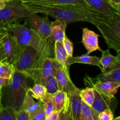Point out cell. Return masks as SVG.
I'll list each match as a JSON object with an SVG mask.
<instances>
[{
	"instance_id": "cell-21",
	"label": "cell",
	"mask_w": 120,
	"mask_h": 120,
	"mask_svg": "<svg viewBox=\"0 0 120 120\" xmlns=\"http://www.w3.org/2000/svg\"><path fill=\"white\" fill-rule=\"evenodd\" d=\"M55 59L62 66H66V61L68 56L63 46L62 41H56L53 43ZM68 68V67H67Z\"/></svg>"
},
{
	"instance_id": "cell-32",
	"label": "cell",
	"mask_w": 120,
	"mask_h": 120,
	"mask_svg": "<svg viewBox=\"0 0 120 120\" xmlns=\"http://www.w3.org/2000/svg\"><path fill=\"white\" fill-rule=\"evenodd\" d=\"M63 44L64 48L65 49L66 52L67 53L68 57H72L73 56V44L72 42L69 39L66 35H65L63 39Z\"/></svg>"
},
{
	"instance_id": "cell-3",
	"label": "cell",
	"mask_w": 120,
	"mask_h": 120,
	"mask_svg": "<svg viewBox=\"0 0 120 120\" xmlns=\"http://www.w3.org/2000/svg\"><path fill=\"white\" fill-rule=\"evenodd\" d=\"M45 57L32 47L21 46L12 65L15 70L25 74L37 83L39 70Z\"/></svg>"
},
{
	"instance_id": "cell-28",
	"label": "cell",
	"mask_w": 120,
	"mask_h": 120,
	"mask_svg": "<svg viewBox=\"0 0 120 120\" xmlns=\"http://www.w3.org/2000/svg\"><path fill=\"white\" fill-rule=\"evenodd\" d=\"M45 86L46 89L47 93L49 94H53L59 90L57 80H56L55 76L53 75L50 76L47 79L45 84Z\"/></svg>"
},
{
	"instance_id": "cell-38",
	"label": "cell",
	"mask_w": 120,
	"mask_h": 120,
	"mask_svg": "<svg viewBox=\"0 0 120 120\" xmlns=\"http://www.w3.org/2000/svg\"><path fill=\"white\" fill-rule=\"evenodd\" d=\"M9 80L0 77V88H4L8 85Z\"/></svg>"
},
{
	"instance_id": "cell-41",
	"label": "cell",
	"mask_w": 120,
	"mask_h": 120,
	"mask_svg": "<svg viewBox=\"0 0 120 120\" xmlns=\"http://www.w3.org/2000/svg\"><path fill=\"white\" fill-rule=\"evenodd\" d=\"M5 4V0H0V9L4 7Z\"/></svg>"
},
{
	"instance_id": "cell-31",
	"label": "cell",
	"mask_w": 120,
	"mask_h": 120,
	"mask_svg": "<svg viewBox=\"0 0 120 120\" xmlns=\"http://www.w3.org/2000/svg\"><path fill=\"white\" fill-rule=\"evenodd\" d=\"M31 120H45L46 115L42 105L29 114Z\"/></svg>"
},
{
	"instance_id": "cell-27",
	"label": "cell",
	"mask_w": 120,
	"mask_h": 120,
	"mask_svg": "<svg viewBox=\"0 0 120 120\" xmlns=\"http://www.w3.org/2000/svg\"><path fill=\"white\" fill-rule=\"evenodd\" d=\"M16 111L9 105H5L0 110V120H16Z\"/></svg>"
},
{
	"instance_id": "cell-26",
	"label": "cell",
	"mask_w": 120,
	"mask_h": 120,
	"mask_svg": "<svg viewBox=\"0 0 120 120\" xmlns=\"http://www.w3.org/2000/svg\"><path fill=\"white\" fill-rule=\"evenodd\" d=\"M80 96L83 103L91 107L94 98V89L90 87H86V89L80 90Z\"/></svg>"
},
{
	"instance_id": "cell-18",
	"label": "cell",
	"mask_w": 120,
	"mask_h": 120,
	"mask_svg": "<svg viewBox=\"0 0 120 120\" xmlns=\"http://www.w3.org/2000/svg\"><path fill=\"white\" fill-rule=\"evenodd\" d=\"M92 8L106 16H111L116 14H120L114 9L107 0H84Z\"/></svg>"
},
{
	"instance_id": "cell-29",
	"label": "cell",
	"mask_w": 120,
	"mask_h": 120,
	"mask_svg": "<svg viewBox=\"0 0 120 120\" xmlns=\"http://www.w3.org/2000/svg\"><path fill=\"white\" fill-rule=\"evenodd\" d=\"M80 120H96L91 107L83 101Z\"/></svg>"
},
{
	"instance_id": "cell-7",
	"label": "cell",
	"mask_w": 120,
	"mask_h": 120,
	"mask_svg": "<svg viewBox=\"0 0 120 120\" xmlns=\"http://www.w3.org/2000/svg\"><path fill=\"white\" fill-rule=\"evenodd\" d=\"M48 16H41L32 12L25 19L23 25L36 32L42 39L46 41L50 35L52 24Z\"/></svg>"
},
{
	"instance_id": "cell-23",
	"label": "cell",
	"mask_w": 120,
	"mask_h": 120,
	"mask_svg": "<svg viewBox=\"0 0 120 120\" xmlns=\"http://www.w3.org/2000/svg\"><path fill=\"white\" fill-rule=\"evenodd\" d=\"M41 105H42L41 103H40L39 101L37 102L34 100V98L31 96L30 91H29V89H28L20 109L25 110L30 114L34 111H35L36 109L40 107Z\"/></svg>"
},
{
	"instance_id": "cell-25",
	"label": "cell",
	"mask_w": 120,
	"mask_h": 120,
	"mask_svg": "<svg viewBox=\"0 0 120 120\" xmlns=\"http://www.w3.org/2000/svg\"><path fill=\"white\" fill-rule=\"evenodd\" d=\"M15 69L12 64L4 60L0 62V77L10 80Z\"/></svg>"
},
{
	"instance_id": "cell-22",
	"label": "cell",
	"mask_w": 120,
	"mask_h": 120,
	"mask_svg": "<svg viewBox=\"0 0 120 120\" xmlns=\"http://www.w3.org/2000/svg\"><path fill=\"white\" fill-rule=\"evenodd\" d=\"M28 89L33 98L37 100L42 104H43L48 96L45 86L41 83H35L33 87H29Z\"/></svg>"
},
{
	"instance_id": "cell-4",
	"label": "cell",
	"mask_w": 120,
	"mask_h": 120,
	"mask_svg": "<svg viewBox=\"0 0 120 120\" xmlns=\"http://www.w3.org/2000/svg\"><path fill=\"white\" fill-rule=\"evenodd\" d=\"M93 24L100 32L109 49H114L120 54V14L96 18Z\"/></svg>"
},
{
	"instance_id": "cell-19",
	"label": "cell",
	"mask_w": 120,
	"mask_h": 120,
	"mask_svg": "<svg viewBox=\"0 0 120 120\" xmlns=\"http://www.w3.org/2000/svg\"><path fill=\"white\" fill-rule=\"evenodd\" d=\"M55 105V111L59 112L66 111L70 107V99L68 93L65 91L58 90L52 95Z\"/></svg>"
},
{
	"instance_id": "cell-33",
	"label": "cell",
	"mask_w": 120,
	"mask_h": 120,
	"mask_svg": "<svg viewBox=\"0 0 120 120\" xmlns=\"http://www.w3.org/2000/svg\"><path fill=\"white\" fill-rule=\"evenodd\" d=\"M113 118V112L111 109H108L99 114L97 117V120H112Z\"/></svg>"
},
{
	"instance_id": "cell-1",
	"label": "cell",
	"mask_w": 120,
	"mask_h": 120,
	"mask_svg": "<svg viewBox=\"0 0 120 120\" xmlns=\"http://www.w3.org/2000/svg\"><path fill=\"white\" fill-rule=\"evenodd\" d=\"M23 4L32 12L41 13L51 16L55 19L62 20L65 21L67 24L76 22H86L93 24L95 18L105 15L90 6L77 5H53L30 3Z\"/></svg>"
},
{
	"instance_id": "cell-42",
	"label": "cell",
	"mask_w": 120,
	"mask_h": 120,
	"mask_svg": "<svg viewBox=\"0 0 120 120\" xmlns=\"http://www.w3.org/2000/svg\"><path fill=\"white\" fill-rule=\"evenodd\" d=\"M112 120H120V117H117L116 118H114Z\"/></svg>"
},
{
	"instance_id": "cell-24",
	"label": "cell",
	"mask_w": 120,
	"mask_h": 120,
	"mask_svg": "<svg viewBox=\"0 0 120 120\" xmlns=\"http://www.w3.org/2000/svg\"><path fill=\"white\" fill-rule=\"evenodd\" d=\"M96 78L101 82H120V68L101 72Z\"/></svg>"
},
{
	"instance_id": "cell-37",
	"label": "cell",
	"mask_w": 120,
	"mask_h": 120,
	"mask_svg": "<svg viewBox=\"0 0 120 120\" xmlns=\"http://www.w3.org/2000/svg\"><path fill=\"white\" fill-rule=\"evenodd\" d=\"M111 7L120 13V0H107Z\"/></svg>"
},
{
	"instance_id": "cell-12",
	"label": "cell",
	"mask_w": 120,
	"mask_h": 120,
	"mask_svg": "<svg viewBox=\"0 0 120 120\" xmlns=\"http://www.w3.org/2000/svg\"><path fill=\"white\" fill-rule=\"evenodd\" d=\"M82 30L83 35L82 42L86 49L87 53L90 54L97 50L101 51V49L100 48L98 44V38L100 36L87 28H83Z\"/></svg>"
},
{
	"instance_id": "cell-20",
	"label": "cell",
	"mask_w": 120,
	"mask_h": 120,
	"mask_svg": "<svg viewBox=\"0 0 120 120\" xmlns=\"http://www.w3.org/2000/svg\"><path fill=\"white\" fill-rule=\"evenodd\" d=\"M23 4H38L43 5H77L90 6L84 0H21ZM91 7V6H90Z\"/></svg>"
},
{
	"instance_id": "cell-30",
	"label": "cell",
	"mask_w": 120,
	"mask_h": 120,
	"mask_svg": "<svg viewBox=\"0 0 120 120\" xmlns=\"http://www.w3.org/2000/svg\"><path fill=\"white\" fill-rule=\"evenodd\" d=\"M42 106L44 109L46 117L49 116L55 110V105H54L53 100L52 96L51 94H48L45 100L42 104Z\"/></svg>"
},
{
	"instance_id": "cell-9",
	"label": "cell",
	"mask_w": 120,
	"mask_h": 120,
	"mask_svg": "<svg viewBox=\"0 0 120 120\" xmlns=\"http://www.w3.org/2000/svg\"><path fill=\"white\" fill-rule=\"evenodd\" d=\"M84 82L86 87L93 88L111 99H114L115 95L120 86V82H101L96 77H91L88 75L84 77Z\"/></svg>"
},
{
	"instance_id": "cell-5",
	"label": "cell",
	"mask_w": 120,
	"mask_h": 120,
	"mask_svg": "<svg viewBox=\"0 0 120 120\" xmlns=\"http://www.w3.org/2000/svg\"><path fill=\"white\" fill-rule=\"evenodd\" d=\"M29 80L28 76L15 70L7 87L6 100L9 105L16 111L21 107L26 93L29 89Z\"/></svg>"
},
{
	"instance_id": "cell-17",
	"label": "cell",
	"mask_w": 120,
	"mask_h": 120,
	"mask_svg": "<svg viewBox=\"0 0 120 120\" xmlns=\"http://www.w3.org/2000/svg\"><path fill=\"white\" fill-rule=\"evenodd\" d=\"M75 63H82L98 67L101 70L100 59L95 56H90L89 54H84L80 56L68 57L66 61V66L69 68L70 65Z\"/></svg>"
},
{
	"instance_id": "cell-11",
	"label": "cell",
	"mask_w": 120,
	"mask_h": 120,
	"mask_svg": "<svg viewBox=\"0 0 120 120\" xmlns=\"http://www.w3.org/2000/svg\"><path fill=\"white\" fill-rule=\"evenodd\" d=\"M67 93L70 99V110L72 120H80L82 106L80 89L74 84Z\"/></svg>"
},
{
	"instance_id": "cell-6",
	"label": "cell",
	"mask_w": 120,
	"mask_h": 120,
	"mask_svg": "<svg viewBox=\"0 0 120 120\" xmlns=\"http://www.w3.org/2000/svg\"><path fill=\"white\" fill-rule=\"evenodd\" d=\"M32 13V12L23 5L21 0L5 2L4 7L0 9V26L19 22Z\"/></svg>"
},
{
	"instance_id": "cell-43",
	"label": "cell",
	"mask_w": 120,
	"mask_h": 120,
	"mask_svg": "<svg viewBox=\"0 0 120 120\" xmlns=\"http://www.w3.org/2000/svg\"><path fill=\"white\" fill-rule=\"evenodd\" d=\"M12 1V0H5V2H7V1Z\"/></svg>"
},
{
	"instance_id": "cell-16",
	"label": "cell",
	"mask_w": 120,
	"mask_h": 120,
	"mask_svg": "<svg viewBox=\"0 0 120 120\" xmlns=\"http://www.w3.org/2000/svg\"><path fill=\"white\" fill-rule=\"evenodd\" d=\"M69 69L67 67L60 66L55 73V76L57 80L59 90L68 92L70 88L74 85L70 79Z\"/></svg>"
},
{
	"instance_id": "cell-15",
	"label": "cell",
	"mask_w": 120,
	"mask_h": 120,
	"mask_svg": "<svg viewBox=\"0 0 120 120\" xmlns=\"http://www.w3.org/2000/svg\"><path fill=\"white\" fill-rule=\"evenodd\" d=\"M101 57L100 64L101 66V72L112 70L116 68H120V55L117 54L116 56H113L110 52L109 49L101 51Z\"/></svg>"
},
{
	"instance_id": "cell-8",
	"label": "cell",
	"mask_w": 120,
	"mask_h": 120,
	"mask_svg": "<svg viewBox=\"0 0 120 120\" xmlns=\"http://www.w3.org/2000/svg\"><path fill=\"white\" fill-rule=\"evenodd\" d=\"M0 41L5 56V61L12 64L21 46L12 34L0 27Z\"/></svg>"
},
{
	"instance_id": "cell-36",
	"label": "cell",
	"mask_w": 120,
	"mask_h": 120,
	"mask_svg": "<svg viewBox=\"0 0 120 120\" xmlns=\"http://www.w3.org/2000/svg\"><path fill=\"white\" fill-rule=\"evenodd\" d=\"M60 112L54 110L49 116L46 117L45 120H60Z\"/></svg>"
},
{
	"instance_id": "cell-10",
	"label": "cell",
	"mask_w": 120,
	"mask_h": 120,
	"mask_svg": "<svg viewBox=\"0 0 120 120\" xmlns=\"http://www.w3.org/2000/svg\"><path fill=\"white\" fill-rule=\"evenodd\" d=\"M60 66H62L52 56L43 58L39 70L37 83L45 86L47 79L50 76H55L56 71Z\"/></svg>"
},
{
	"instance_id": "cell-14",
	"label": "cell",
	"mask_w": 120,
	"mask_h": 120,
	"mask_svg": "<svg viewBox=\"0 0 120 120\" xmlns=\"http://www.w3.org/2000/svg\"><path fill=\"white\" fill-rule=\"evenodd\" d=\"M94 98L93 103L90 107L94 114L96 120H97V117L100 112L106 109H111V104L113 99L107 97L97 90H94Z\"/></svg>"
},
{
	"instance_id": "cell-39",
	"label": "cell",
	"mask_w": 120,
	"mask_h": 120,
	"mask_svg": "<svg viewBox=\"0 0 120 120\" xmlns=\"http://www.w3.org/2000/svg\"><path fill=\"white\" fill-rule=\"evenodd\" d=\"M5 56L4 52L3 49H2V44H1V41H0V62L5 60Z\"/></svg>"
},
{
	"instance_id": "cell-34",
	"label": "cell",
	"mask_w": 120,
	"mask_h": 120,
	"mask_svg": "<svg viewBox=\"0 0 120 120\" xmlns=\"http://www.w3.org/2000/svg\"><path fill=\"white\" fill-rule=\"evenodd\" d=\"M16 120H31L29 112L22 109L16 111Z\"/></svg>"
},
{
	"instance_id": "cell-13",
	"label": "cell",
	"mask_w": 120,
	"mask_h": 120,
	"mask_svg": "<svg viewBox=\"0 0 120 120\" xmlns=\"http://www.w3.org/2000/svg\"><path fill=\"white\" fill-rule=\"evenodd\" d=\"M67 25L66 22L62 20L56 19L52 22L50 33L47 39V42L52 45L56 41H63L66 35Z\"/></svg>"
},
{
	"instance_id": "cell-35",
	"label": "cell",
	"mask_w": 120,
	"mask_h": 120,
	"mask_svg": "<svg viewBox=\"0 0 120 120\" xmlns=\"http://www.w3.org/2000/svg\"><path fill=\"white\" fill-rule=\"evenodd\" d=\"M60 120H72L71 112H70V107L67 110L62 111L60 112Z\"/></svg>"
},
{
	"instance_id": "cell-2",
	"label": "cell",
	"mask_w": 120,
	"mask_h": 120,
	"mask_svg": "<svg viewBox=\"0 0 120 120\" xmlns=\"http://www.w3.org/2000/svg\"><path fill=\"white\" fill-rule=\"evenodd\" d=\"M0 27L11 33L21 46H30L43 56H51L52 46L42 39L36 32L25 25L16 22Z\"/></svg>"
},
{
	"instance_id": "cell-40",
	"label": "cell",
	"mask_w": 120,
	"mask_h": 120,
	"mask_svg": "<svg viewBox=\"0 0 120 120\" xmlns=\"http://www.w3.org/2000/svg\"><path fill=\"white\" fill-rule=\"evenodd\" d=\"M2 89H3V88H0V110H1V108L3 107V105H2Z\"/></svg>"
}]
</instances>
